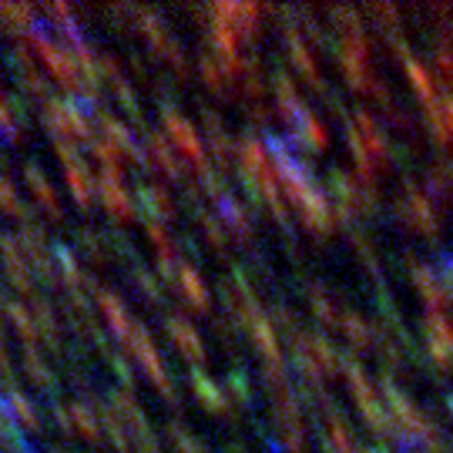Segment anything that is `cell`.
Instances as JSON below:
<instances>
[{"instance_id": "8fae6325", "label": "cell", "mask_w": 453, "mask_h": 453, "mask_svg": "<svg viewBox=\"0 0 453 453\" xmlns=\"http://www.w3.org/2000/svg\"><path fill=\"white\" fill-rule=\"evenodd\" d=\"M24 181L31 185L34 198L48 209L50 219H61V198H58V192H54V185H50L48 175H41V168H37L34 162L24 165Z\"/></svg>"}, {"instance_id": "603a6c76", "label": "cell", "mask_w": 453, "mask_h": 453, "mask_svg": "<svg viewBox=\"0 0 453 453\" xmlns=\"http://www.w3.org/2000/svg\"><path fill=\"white\" fill-rule=\"evenodd\" d=\"M168 437H172V443H175V450H179V453H209L205 440L195 437L188 426H179V423H172V426H168Z\"/></svg>"}, {"instance_id": "484cf974", "label": "cell", "mask_w": 453, "mask_h": 453, "mask_svg": "<svg viewBox=\"0 0 453 453\" xmlns=\"http://www.w3.org/2000/svg\"><path fill=\"white\" fill-rule=\"evenodd\" d=\"M198 74L205 78V84H209L211 91H219V95H226L228 91V71H222V67L211 61L209 54H202V61H198Z\"/></svg>"}, {"instance_id": "8992f818", "label": "cell", "mask_w": 453, "mask_h": 453, "mask_svg": "<svg viewBox=\"0 0 453 453\" xmlns=\"http://www.w3.org/2000/svg\"><path fill=\"white\" fill-rule=\"evenodd\" d=\"M54 420L65 426L67 434L71 430H78V434H84L88 440H97V426H101V417H97V406H84L78 403V400H61V403H54Z\"/></svg>"}, {"instance_id": "7c38bea8", "label": "cell", "mask_w": 453, "mask_h": 453, "mask_svg": "<svg viewBox=\"0 0 453 453\" xmlns=\"http://www.w3.org/2000/svg\"><path fill=\"white\" fill-rule=\"evenodd\" d=\"M219 209H222V222L232 228V235L239 239V242H249L252 235H256V226H252V215L245 211V205L239 198H232L226 195L222 202H219Z\"/></svg>"}, {"instance_id": "83f0119b", "label": "cell", "mask_w": 453, "mask_h": 453, "mask_svg": "<svg viewBox=\"0 0 453 453\" xmlns=\"http://www.w3.org/2000/svg\"><path fill=\"white\" fill-rule=\"evenodd\" d=\"M195 219H198V226L205 228V232H209V242L215 245V249H219V252H226V228L219 226V222H215V215H211V211H205L202 209V205H198V209H195Z\"/></svg>"}, {"instance_id": "cb8c5ba5", "label": "cell", "mask_w": 453, "mask_h": 453, "mask_svg": "<svg viewBox=\"0 0 453 453\" xmlns=\"http://www.w3.org/2000/svg\"><path fill=\"white\" fill-rule=\"evenodd\" d=\"M131 279H134V286L145 292V299L151 303H162V282H158V275L145 269L142 262H134V269H131Z\"/></svg>"}, {"instance_id": "5b68a950", "label": "cell", "mask_w": 453, "mask_h": 453, "mask_svg": "<svg viewBox=\"0 0 453 453\" xmlns=\"http://www.w3.org/2000/svg\"><path fill=\"white\" fill-rule=\"evenodd\" d=\"M97 202H101V209L108 211L111 219H134V202L125 192L121 175H114V172H101L97 175Z\"/></svg>"}, {"instance_id": "ba28073f", "label": "cell", "mask_w": 453, "mask_h": 453, "mask_svg": "<svg viewBox=\"0 0 453 453\" xmlns=\"http://www.w3.org/2000/svg\"><path fill=\"white\" fill-rule=\"evenodd\" d=\"M165 329H168L172 342H175V346H179V349L188 359H195V363H198V359L209 357V349H205V340H202V333H198V329H195V326L188 323L185 316H168V319H165Z\"/></svg>"}, {"instance_id": "1f68e13d", "label": "cell", "mask_w": 453, "mask_h": 453, "mask_svg": "<svg viewBox=\"0 0 453 453\" xmlns=\"http://www.w3.org/2000/svg\"><path fill=\"white\" fill-rule=\"evenodd\" d=\"M54 453H65V450H54Z\"/></svg>"}, {"instance_id": "30bf717a", "label": "cell", "mask_w": 453, "mask_h": 453, "mask_svg": "<svg viewBox=\"0 0 453 453\" xmlns=\"http://www.w3.org/2000/svg\"><path fill=\"white\" fill-rule=\"evenodd\" d=\"M202 125L209 128L211 155H215L222 165H232V158H235V151H239V148L232 145V138H228V131H226V121L219 118V111H211V108L202 104Z\"/></svg>"}, {"instance_id": "5bb4252c", "label": "cell", "mask_w": 453, "mask_h": 453, "mask_svg": "<svg viewBox=\"0 0 453 453\" xmlns=\"http://www.w3.org/2000/svg\"><path fill=\"white\" fill-rule=\"evenodd\" d=\"M101 128H104V134H108V142L111 145H118V151H125L131 162L145 165V151H142V145L134 142V134H131L118 118H111V114H101Z\"/></svg>"}, {"instance_id": "e0dca14e", "label": "cell", "mask_w": 453, "mask_h": 453, "mask_svg": "<svg viewBox=\"0 0 453 453\" xmlns=\"http://www.w3.org/2000/svg\"><path fill=\"white\" fill-rule=\"evenodd\" d=\"M289 128H292V138H296V142H303L306 148H312V145L323 148L326 145V128L316 121V118H312V111H309V108L292 118Z\"/></svg>"}, {"instance_id": "2e32d148", "label": "cell", "mask_w": 453, "mask_h": 453, "mask_svg": "<svg viewBox=\"0 0 453 453\" xmlns=\"http://www.w3.org/2000/svg\"><path fill=\"white\" fill-rule=\"evenodd\" d=\"M34 323H37V336L48 342L50 349H61V326H58V316H54V309H50L41 296H34Z\"/></svg>"}, {"instance_id": "9a60e30c", "label": "cell", "mask_w": 453, "mask_h": 453, "mask_svg": "<svg viewBox=\"0 0 453 453\" xmlns=\"http://www.w3.org/2000/svg\"><path fill=\"white\" fill-rule=\"evenodd\" d=\"M192 389H195V396H198L202 403L209 406L211 413L232 417V400H228L226 393H222V387H219V383H211L209 376H202V372L195 370L192 372Z\"/></svg>"}, {"instance_id": "ffe728a7", "label": "cell", "mask_w": 453, "mask_h": 453, "mask_svg": "<svg viewBox=\"0 0 453 453\" xmlns=\"http://www.w3.org/2000/svg\"><path fill=\"white\" fill-rule=\"evenodd\" d=\"M275 101H279V111L286 114V121H292L299 111H306V104H303V97H299V91H296V84H292L289 74H275Z\"/></svg>"}, {"instance_id": "d6986e66", "label": "cell", "mask_w": 453, "mask_h": 453, "mask_svg": "<svg viewBox=\"0 0 453 453\" xmlns=\"http://www.w3.org/2000/svg\"><path fill=\"white\" fill-rule=\"evenodd\" d=\"M282 31H286V44H289V58H292V65L299 67V71H303V74H306L309 81L316 84V88H323V74H319V67H316V61H312V58H309V50H306V44H303V41H299V34L292 31V27H282Z\"/></svg>"}, {"instance_id": "f546056e", "label": "cell", "mask_w": 453, "mask_h": 453, "mask_svg": "<svg viewBox=\"0 0 453 453\" xmlns=\"http://www.w3.org/2000/svg\"><path fill=\"white\" fill-rule=\"evenodd\" d=\"M111 366H114V372H118V376L125 380V383H131V366L125 363V359H121V357H111Z\"/></svg>"}, {"instance_id": "277c9868", "label": "cell", "mask_w": 453, "mask_h": 453, "mask_svg": "<svg viewBox=\"0 0 453 453\" xmlns=\"http://www.w3.org/2000/svg\"><path fill=\"white\" fill-rule=\"evenodd\" d=\"M138 27L145 31L148 44L158 50L162 58H168L172 65L179 67V74L185 78L188 74V65H185V50H181V44L172 37V31H168V24L162 20V14H155V11H138Z\"/></svg>"}, {"instance_id": "3957f363", "label": "cell", "mask_w": 453, "mask_h": 453, "mask_svg": "<svg viewBox=\"0 0 453 453\" xmlns=\"http://www.w3.org/2000/svg\"><path fill=\"white\" fill-rule=\"evenodd\" d=\"M131 346V353H134V359L142 363L148 370V376L155 380V387L162 389L165 400H179V393H175V387H172V380H168V372H165V363L162 357H158V349H155V340H151V333H148L142 323H134V329H131V336L125 340Z\"/></svg>"}, {"instance_id": "d4e9b609", "label": "cell", "mask_w": 453, "mask_h": 453, "mask_svg": "<svg viewBox=\"0 0 453 453\" xmlns=\"http://www.w3.org/2000/svg\"><path fill=\"white\" fill-rule=\"evenodd\" d=\"M0 20L4 24H17V31L31 34L37 24H34V7H24V4H4L0 7Z\"/></svg>"}, {"instance_id": "f1b7e54d", "label": "cell", "mask_w": 453, "mask_h": 453, "mask_svg": "<svg viewBox=\"0 0 453 453\" xmlns=\"http://www.w3.org/2000/svg\"><path fill=\"white\" fill-rule=\"evenodd\" d=\"M78 235H81V249L88 252V256H91V262L104 265V262H108V242H104L101 235H95L91 228H81Z\"/></svg>"}, {"instance_id": "52a82bcc", "label": "cell", "mask_w": 453, "mask_h": 453, "mask_svg": "<svg viewBox=\"0 0 453 453\" xmlns=\"http://www.w3.org/2000/svg\"><path fill=\"white\" fill-rule=\"evenodd\" d=\"M0 259H4V269L11 275V282H14L20 292H34V279H31V269H27V256H24V249L17 242L14 235H7V232H0Z\"/></svg>"}, {"instance_id": "44dd1931", "label": "cell", "mask_w": 453, "mask_h": 453, "mask_svg": "<svg viewBox=\"0 0 453 453\" xmlns=\"http://www.w3.org/2000/svg\"><path fill=\"white\" fill-rule=\"evenodd\" d=\"M20 366H24V372L31 376L37 387H44V389H54V387H58V380H54V372H50L48 363L41 359V349H37V346H24Z\"/></svg>"}, {"instance_id": "4fadbf2b", "label": "cell", "mask_w": 453, "mask_h": 453, "mask_svg": "<svg viewBox=\"0 0 453 453\" xmlns=\"http://www.w3.org/2000/svg\"><path fill=\"white\" fill-rule=\"evenodd\" d=\"M4 410H7V417L20 426V430H27V434H41V413H37V406L24 396V393H17V389H11L7 393V403H4Z\"/></svg>"}, {"instance_id": "7402d4cb", "label": "cell", "mask_w": 453, "mask_h": 453, "mask_svg": "<svg viewBox=\"0 0 453 453\" xmlns=\"http://www.w3.org/2000/svg\"><path fill=\"white\" fill-rule=\"evenodd\" d=\"M4 312H7L11 326L17 329V336L24 340V346H34V340H37V323H34L31 312L20 306V303H4Z\"/></svg>"}, {"instance_id": "ac0fdd59", "label": "cell", "mask_w": 453, "mask_h": 453, "mask_svg": "<svg viewBox=\"0 0 453 453\" xmlns=\"http://www.w3.org/2000/svg\"><path fill=\"white\" fill-rule=\"evenodd\" d=\"M138 202L155 219H175V198L165 192L162 185H138Z\"/></svg>"}, {"instance_id": "4316f807", "label": "cell", "mask_w": 453, "mask_h": 453, "mask_svg": "<svg viewBox=\"0 0 453 453\" xmlns=\"http://www.w3.org/2000/svg\"><path fill=\"white\" fill-rule=\"evenodd\" d=\"M226 387H228V393H235L232 403H239V406H249L252 403V396H256V389H252V383H249V376H245L242 370L228 372Z\"/></svg>"}, {"instance_id": "9c48e42d", "label": "cell", "mask_w": 453, "mask_h": 453, "mask_svg": "<svg viewBox=\"0 0 453 453\" xmlns=\"http://www.w3.org/2000/svg\"><path fill=\"white\" fill-rule=\"evenodd\" d=\"M142 138H145L148 155L155 158V165L162 168L168 179H181V175H185V168H181V155L172 148V142L165 138L162 131H155V128H148L145 125V134H142Z\"/></svg>"}, {"instance_id": "6da1fadb", "label": "cell", "mask_w": 453, "mask_h": 453, "mask_svg": "<svg viewBox=\"0 0 453 453\" xmlns=\"http://www.w3.org/2000/svg\"><path fill=\"white\" fill-rule=\"evenodd\" d=\"M162 121L181 158H188L195 165V172H205L209 168V151H205V142L198 138V131L192 128V121L181 111H175V104H168V101H162Z\"/></svg>"}, {"instance_id": "7a4b0ae2", "label": "cell", "mask_w": 453, "mask_h": 453, "mask_svg": "<svg viewBox=\"0 0 453 453\" xmlns=\"http://www.w3.org/2000/svg\"><path fill=\"white\" fill-rule=\"evenodd\" d=\"M44 128L54 134V142H65V138H81L91 142V125L78 104H71L65 97H50L48 108H44Z\"/></svg>"}, {"instance_id": "4dcf8cb0", "label": "cell", "mask_w": 453, "mask_h": 453, "mask_svg": "<svg viewBox=\"0 0 453 453\" xmlns=\"http://www.w3.org/2000/svg\"><path fill=\"white\" fill-rule=\"evenodd\" d=\"M0 353H7V349H4V333H0Z\"/></svg>"}]
</instances>
